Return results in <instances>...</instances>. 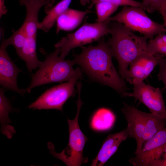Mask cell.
<instances>
[{
	"instance_id": "1",
	"label": "cell",
	"mask_w": 166,
	"mask_h": 166,
	"mask_svg": "<svg viewBox=\"0 0 166 166\" xmlns=\"http://www.w3.org/2000/svg\"><path fill=\"white\" fill-rule=\"evenodd\" d=\"M96 46L81 47L78 54L73 53L75 64L79 65L90 77L111 87L123 96L127 90L125 82L117 71L113 63L111 50L103 36Z\"/></svg>"
},
{
	"instance_id": "2",
	"label": "cell",
	"mask_w": 166,
	"mask_h": 166,
	"mask_svg": "<svg viewBox=\"0 0 166 166\" xmlns=\"http://www.w3.org/2000/svg\"><path fill=\"white\" fill-rule=\"evenodd\" d=\"M108 32L111 37L107 42L113 57L118 62L119 74L125 79L130 64L142 53L148 51V38L135 34L122 23L116 21L110 22Z\"/></svg>"
},
{
	"instance_id": "3",
	"label": "cell",
	"mask_w": 166,
	"mask_h": 166,
	"mask_svg": "<svg viewBox=\"0 0 166 166\" xmlns=\"http://www.w3.org/2000/svg\"><path fill=\"white\" fill-rule=\"evenodd\" d=\"M60 49L56 48L52 53L46 54L44 61L39 69L32 74L30 83L26 89H22L24 94L30 93L33 88L53 82L69 81L75 78L80 79L82 72L80 68L74 69V61L61 58Z\"/></svg>"
},
{
	"instance_id": "4",
	"label": "cell",
	"mask_w": 166,
	"mask_h": 166,
	"mask_svg": "<svg viewBox=\"0 0 166 166\" xmlns=\"http://www.w3.org/2000/svg\"><path fill=\"white\" fill-rule=\"evenodd\" d=\"M81 89L80 87L77 88L78 97L76 102L77 110L76 116L73 120L68 119L69 137L67 147L60 153H57L55 152L53 145L51 143L48 144L51 153L68 166H80L88 160L83 155V149L88 138L81 131L78 123L79 113L83 104L80 97Z\"/></svg>"
},
{
	"instance_id": "5",
	"label": "cell",
	"mask_w": 166,
	"mask_h": 166,
	"mask_svg": "<svg viewBox=\"0 0 166 166\" xmlns=\"http://www.w3.org/2000/svg\"><path fill=\"white\" fill-rule=\"evenodd\" d=\"M111 21L122 23L131 31H137L152 39L160 34H164L166 29L164 24L156 22L149 18L142 8L124 6L115 16L108 18Z\"/></svg>"
},
{
	"instance_id": "6",
	"label": "cell",
	"mask_w": 166,
	"mask_h": 166,
	"mask_svg": "<svg viewBox=\"0 0 166 166\" xmlns=\"http://www.w3.org/2000/svg\"><path fill=\"white\" fill-rule=\"evenodd\" d=\"M110 21L108 19L101 23H85L74 33L67 34L54 45L60 49V57L65 59L72 49L95 41L108 34Z\"/></svg>"
},
{
	"instance_id": "7",
	"label": "cell",
	"mask_w": 166,
	"mask_h": 166,
	"mask_svg": "<svg viewBox=\"0 0 166 166\" xmlns=\"http://www.w3.org/2000/svg\"><path fill=\"white\" fill-rule=\"evenodd\" d=\"M26 15L22 25L26 40L23 47L18 55L26 63L28 71L31 72L41 65L42 61L38 59L36 52V36L38 29V14L39 9L26 8Z\"/></svg>"
},
{
	"instance_id": "8",
	"label": "cell",
	"mask_w": 166,
	"mask_h": 166,
	"mask_svg": "<svg viewBox=\"0 0 166 166\" xmlns=\"http://www.w3.org/2000/svg\"><path fill=\"white\" fill-rule=\"evenodd\" d=\"M78 79L75 78L47 89L28 108L34 109H56L62 111L64 104L74 95L75 86Z\"/></svg>"
},
{
	"instance_id": "9",
	"label": "cell",
	"mask_w": 166,
	"mask_h": 166,
	"mask_svg": "<svg viewBox=\"0 0 166 166\" xmlns=\"http://www.w3.org/2000/svg\"><path fill=\"white\" fill-rule=\"evenodd\" d=\"M134 85L132 93H126L123 96L134 97L144 104L151 113L166 119V108L161 91L143 81Z\"/></svg>"
},
{
	"instance_id": "10",
	"label": "cell",
	"mask_w": 166,
	"mask_h": 166,
	"mask_svg": "<svg viewBox=\"0 0 166 166\" xmlns=\"http://www.w3.org/2000/svg\"><path fill=\"white\" fill-rule=\"evenodd\" d=\"M164 55L148 51L142 53L130 64L125 79L133 85L143 81L158 65L160 60Z\"/></svg>"
},
{
	"instance_id": "11",
	"label": "cell",
	"mask_w": 166,
	"mask_h": 166,
	"mask_svg": "<svg viewBox=\"0 0 166 166\" xmlns=\"http://www.w3.org/2000/svg\"><path fill=\"white\" fill-rule=\"evenodd\" d=\"M121 111L127 122V129L129 137L135 139L137 146L134 154L140 152L144 143L145 121V112L137 109L134 106L125 103Z\"/></svg>"
},
{
	"instance_id": "12",
	"label": "cell",
	"mask_w": 166,
	"mask_h": 166,
	"mask_svg": "<svg viewBox=\"0 0 166 166\" xmlns=\"http://www.w3.org/2000/svg\"><path fill=\"white\" fill-rule=\"evenodd\" d=\"M7 46L1 43L0 48V84L3 88L22 95V89L18 88L17 78L22 70L12 60L6 50Z\"/></svg>"
},
{
	"instance_id": "13",
	"label": "cell",
	"mask_w": 166,
	"mask_h": 166,
	"mask_svg": "<svg viewBox=\"0 0 166 166\" xmlns=\"http://www.w3.org/2000/svg\"><path fill=\"white\" fill-rule=\"evenodd\" d=\"M128 137L127 128L118 132L109 135L91 166H103L117 151L121 143Z\"/></svg>"
},
{
	"instance_id": "14",
	"label": "cell",
	"mask_w": 166,
	"mask_h": 166,
	"mask_svg": "<svg viewBox=\"0 0 166 166\" xmlns=\"http://www.w3.org/2000/svg\"><path fill=\"white\" fill-rule=\"evenodd\" d=\"M92 12L89 10L80 11L69 8L58 18L56 21V33L61 30L69 31L77 28L82 21L85 16Z\"/></svg>"
},
{
	"instance_id": "15",
	"label": "cell",
	"mask_w": 166,
	"mask_h": 166,
	"mask_svg": "<svg viewBox=\"0 0 166 166\" xmlns=\"http://www.w3.org/2000/svg\"><path fill=\"white\" fill-rule=\"evenodd\" d=\"M72 0H62L55 6L45 9L47 15L41 22L37 24L38 29L49 31L56 22L58 17L69 8Z\"/></svg>"
},
{
	"instance_id": "16",
	"label": "cell",
	"mask_w": 166,
	"mask_h": 166,
	"mask_svg": "<svg viewBox=\"0 0 166 166\" xmlns=\"http://www.w3.org/2000/svg\"><path fill=\"white\" fill-rule=\"evenodd\" d=\"M115 120V116L111 110L106 108H101L93 114L91 120L90 126L95 131H107L113 127Z\"/></svg>"
},
{
	"instance_id": "17",
	"label": "cell",
	"mask_w": 166,
	"mask_h": 166,
	"mask_svg": "<svg viewBox=\"0 0 166 166\" xmlns=\"http://www.w3.org/2000/svg\"><path fill=\"white\" fill-rule=\"evenodd\" d=\"M13 110L11 103L4 94L3 88H0V119L1 131L9 138H11L16 132L14 128L10 125L11 121L9 117L10 113Z\"/></svg>"
},
{
	"instance_id": "18",
	"label": "cell",
	"mask_w": 166,
	"mask_h": 166,
	"mask_svg": "<svg viewBox=\"0 0 166 166\" xmlns=\"http://www.w3.org/2000/svg\"><path fill=\"white\" fill-rule=\"evenodd\" d=\"M144 142L162 128L166 127V119L152 113L145 112Z\"/></svg>"
},
{
	"instance_id": "19",
	"label": "cell",
	"mask_w": 166,
	"mask_h": 166,
	"mask_svg": "<svg viewBox=\"0 0 166 166\" xmlns=\"http://www.w3.org/2000/svg\"><path fill=\"white\" fill-rule=\"evenodd\" d=\"M166 144V127L159 130L151 138L145 141L141 150L138 154H142L152 151Z\"/></svg>"
},
{
	"instance_id": "20",
	"label": "cell",
	"mask_w": 166,
	"mask_h": 166,
	"mask_svg": "<svg viewBox=\"0 0 166 166\" xmlns=\"http://www.w3.org/2000/svg\"><path fill=\"white\" fill-rule=\"evenodd\" d=\"M12 32L13 34L12 36L5 40L3 38L2 43L7 47L10 45H13L18 55L24 46L26 40V36L22 26L18 30L15 31L13 30Z\"/></svg>"
},
{
	"instance_id": "21",
	"label": "cell",
	"mask_w": 166,
	"mask_h": 166,
	"mask_svg": "<svg viewBox=\"0 0 166 166\" xmlns=\"http://www.w3.org/2000/svg\"><path fill=\"white\" fill-rule=\"evenodd\" d=\"M95 5L97 16L96 22L97 23H101L107 20L119 7L106 2H99Z\"/></svg>"
},
{
	"instance_id": "22",
	"label": "cell",
	"mask_w": 166,
	"mask_h": 166,
	"mask_svg": "<svg viewBox=\"0 0 166 166\" xmlns=\"http://www.w3.org/2000/svg\"><path fill=\"white\" fill-rule=\"evenodd\" d=\"M148 51L153 54H160L166 55V43L157 36L150 39L147 45Z\"/></svg>"
},
{
	"instance_id": "23",
	"label": "cell",
	"mask_w": 166,
	"mask_h": 166,
	"mask_svg": "<svg viewBox=\"0 0 166 166\" xmlns=\"http://www.w3.org/2000/svg\"><path fill=\"white\" fill-rule=\"evenodd\" d=\"M106 2L119 6H132L141 8L146 10L145 7L142 3L134 0H91L88 8L90 9L97 2Z\"/></svg>"
},
{
	"instance_id": "24",
	"label": "cell",
	"mask_w": 166,
	"mask_h": 166,
	"mask_svg": "<svg viewBox=\"0 0 166 166\" xmlns=\"http://www.w3.org/2000/svg\"><path fill=\"white\" fill-rule=\"evenodd\" d=\"M56 0H19L21 5L24 6L26 8L34 7L39 8L45 6V8H51L53 6Z\"/></svg>"
},
{
	"instance_id": "25",
	"label": "cell",
	"mask_w": 166,
	"mask_h": 166,
	"mask_svg": "<svg viewBox=\"0 0 166 166\" xmlns=\"http://www.w3.org/2000/svg\"><path fill=\"white\" fill-rule=\"evenodd\" d=\"M166 0H143L142 4L146 10L152 13L156 10L159 11L163 6Z\"/></svg>"
},
{
	"instance_id": "26",
	"label": "cell",
	"mask_w": 166,
	"mask_h": 166,
	"mask_svg": "<svg viewBox=\"0 0 166 166\" xmlns=\"http://www.w3.org/2000/svg\"><path fill=\"white\" fill-rule=\"evenodd\" d=\"M165 57L161 58L159 60V70L157 77L159 80L163 82L166 89V55Z\"/></svg>"
},
{
	"instance_id": "27",
	"label": "cell",
	"mask_w": 166,
	"mask_h": 166,
	"mask_svg": "<svg viewBox=\"0 0 166 166\" xmlns=\"http://www.w3.org/2000/svg\"><path fill=\"white\" fill-rule=\"evenodd\" d=\"M7 10L5 5V0H0V18L6 14Z\"/></svg>"
},
{
	"instance_id": "28",
	"label": "cell",
	"mask_w": 166,
	"mask_h": 166,
	"mask_svg": "<svg viewBox=\"0 0 166 166\" xmlns=\"http://www.w3.org/2000/svg\"><path fill=\"white\" fill-rule=\"evenodd\" d=\"M161 165L166 166V145L164 149V159L161 161Z\"/></svg>"
},
{
	"instance_id": "29",
	"label": "cell",
	"mask_w": 166,
	"mask_h": 166,
	"mask_svg": "<svg viewBox=\"0 0 166 166\" xmlns=\"http://www.w3.org/2000/svg\"><path fill=\"white\" fill-rule=\"evenodd\" d=\"M163 42L166 43V34H160L157 35Z\"/></svg>"
},
{
	"instance_id": "30",
	"label": "cell",
	"mask_w": 166,
	"mask_h": 166,
	"mask_svg": "<svg viewBox=\"0 0 166 166\" xmlns=\"http://www.w3.org/2000/svg\"><path fill=\"white\" fill-rule=\"evenodd\" d=\"M160 12L163 18L164 22V25L166 29V13L164 11H161Z\"/></svg>"
},
{
	"instance_id": "31",
	"label": "cell",
	"mask_w": 166,
	"mask_h": 166,
	"mask_svg": "<svg viewBox=\"0 0 166 166\" xmlns=\"http://www.w3.org/2000/svg\"><path fill=\"white\" fill-rule=\"evenodd\" d=\"M80 3L83 6L86 5L90 3L91 0H80Z\"/></svg>"
},
{
	"instance_id": "32",
	"label": "cell",
	"mask_w": 166,
	"mask_h": 166,
	"mask_svg": "<svg viewBox=\"0 0 166 166\" xmlns=\"http://www.w3.org/2000/svg\"><path fill=\"white\" fill-rule=\"evenodd\" d=\"M159 12L161 11H166V0L163 6H162L160 10H159Z\"/></svg>"
},
{
	"instance_id": "33",
	"label": "cell",
	"mask_w": 166,
	"mask_h": 166,
	"mask_svg": "<svg viewBox=\"0 0 166 166\" xmlns=\"http://www.w3.org/2000/svg\"><path fill=\"white\" fill-rule=\"evenodd\" d=\"M165 12H166V11H165Z\"/></svg>"
}]
</instances>
